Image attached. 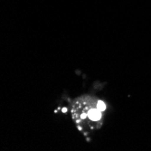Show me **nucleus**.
I'll return each mask as SVG.
<instances>
[{"instance_id":"obj_3","label":"nucleus","mask_w":151,"mask_h":151,"mask_svg":"<svg viewBox=\"0 0 151 151\" xmlns=\"http://www.w3.org/2000/svg\"><path fill=\"white\" fill-rule=\"evenodd\" d=\"M86 118V114H83V115H81V119H85Z\"/></svg>"},{"instance_id":"obj_2","label":"nucleus","mask_w":151,"mask_h":151,"mask_svg":"<svg viewBox=\"0 0 151 151\" xmlns=\"http://www.w3.org/2000/svg\"><path fill=\"white\" fill-rule=\"evenodd\" d=\"M97 108L100 109L101 111H105V109H106V104H105L103 101H98V103H97Z\"/></svg>"},{"instance_id":"obj_1","label":"nucleus","mask_w":151,"mask_h":151,"mask_svg":"<svg viewBox=\"0 0 151 151\" xmlns=\"http://www.w3.org/2000/svg\"><path fill=\"white\" fill-rule=\"evenodd\" d=\"M88 117L90 118L91 120H100L101 118V111L97 108V109H92L88 112Z\"/></svg>"}]
</instances>
